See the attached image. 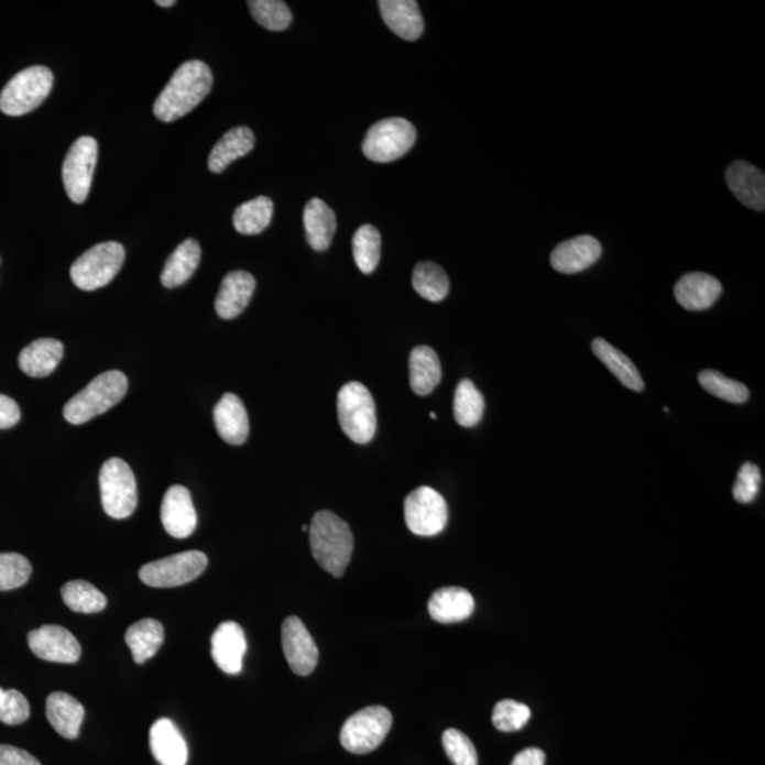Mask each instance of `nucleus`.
<instances>
[{
  "label": "nucleus",
  "mask_w": 765,
  "mask_h": 765,
  "mask_svg": "<svg viewBox=\"0 0 765 765\" xmlns=\"http://www.w3.org/2000/svg\"><path fill=\"white\" fill-rule=\"evenodd\" d=\"M214 86V74L206 63L190 61L174 73L164 91L153 103V113L162 122H174L194 111Z\"/></svg>",
  "instance_id": "nucleus-1"
},
{
  "label": "nucleus",
  "mask_w": 765,
  "mask_h": 765,
  "mask_svg": "<svg viewBox=\"0 0 765 765\" xmlns=\"http://www.w3.org/2000/svg\"><path fill=\"white\" fill-rule=\"evenodd\" d=\"M309 540L318 565L329 575L342 577L353 553V535L348 523L329 511L315 513Z\"/></svg>",
  "instance_id": "nucleus-2"
},
{
  "label": "nucleus",
  "mask_w": 765,
  "mask_h": 765,
  "mask_svg": "<svg viewBox=\"0 0 765 765\" xmlns=\"http://www.w3.org/2000/svg\"><path fill=\"white\" fill-rule=\"evenodd\" d=\"M128 392V379L118 370H110L92 380L76 394L63 409L64 418L74 426L90 422L117 406Z\"/></svg>",
  "instance_id": "nucleus-3"
},
{
  "label": "nucleus",
  "mask_w": 765,
  "mask_h": 765,
  "mask_svg": "<svg viewBox=\"0 0 765 765\" xmlns=\"http://www.w3.org/2000/svg\"><path fill=\"white\" fill-rule=\"evenodd\" d=\"M338 417L343 433L353 442L372 441L378 428L376 404L367 386L350 382L340 389Z\"/></svg>",
  "instance_id": "nucleus-4"
},
{
  "label": "nucleus",
  "mask_w": 765,
  "mask_h": 765,
  "mask_svg": "<svg viewBox=\"0 0 765 765\" xmlns=\"http://www.w3.org/2000/svg\"><path fill=\"white\" fill-rule=\"evenodd\" d=\"M54 76L51 68L33 66L12 78L0 92V111L21 117L41 107L51 94Z\"/></svg>",
  "instance_id": "nucleus-5"
},
{
  "label": "nucleus",
  "mask_w": 765,
  "mask_h": 765,
  "mask_svg": "<svg viewBox=\"0 0 765 765\" xmlns=\"http://www.w3.org/2000/svg\"><path fill=\"white\" fill-rule=\"evenodd\" d=\"M125 261V249L116 241L91 247L72 265L74 285L83 291H96L111 283Z\"/></svg>",
  "instance_id": "nucleus-6"
},
{
  "label": "nucleus",
  "mask_w": 765,
  "mask_h": 765,
  "mask_svg": "<svg viewBox=\"0 0 765 765\" xmlns=\"http://www.w3.org/2000/svg\"><path fill=\"white\" fill-rule=\"evenodd\" d=\"M100 490L103 511L112 520H127L135 512L136 481L130 466L123 459L111 458L103 462Z\"/></svg>",
  "instance_id": "nucleus-7"
},
{
  "label": "nucleus",
  "mask_w": 765,
  "mask_h": 765,
  "mask_svg": "<svg viewBox=\"0 0 765 765\" xmlns=\"http://www.w3.org/2000/svg\"><path fill=\"white\" fill-rule=\"evenodd\" d=\"M417 140V131L404 118H387L368 131L363 141V153L378 164H389L406 155Z\"/></svg>",
  "instance_id": "nucleus-8"
},
{
  "label": "nucleus",
  "mask_w": 765,
  "mask_h": 765,
  "mask_svg": "<svg viewBox=\"0 0 765 765\" xmlns=\"http://www.w3.org/2000/svg\"><path fill=\"white\" fill-rule=\"evenodd\" d=\"M393 715L383 706H370L350 715L340 732L343 748L353 754L376 750L392 729Z\"/></svg>",
  "instance_id": "nucleus-9"
},
{
  "label": "nucleus",
  "mask_w": 765,
  "mask_h": 765,
  "mask_svg": "<svg viewBox=\"0 0 765 765\" xmlns=\"http://www.w3.org/2000/svg\"><path fill=\"white\" fill-rule=\"evenodd\" d=\"M205 553L189 550L165 557V559L147 562L140 570L143 584L155 589H171L194 581L204 575L207 567Z\"/></svg>",
  "instance_id": "nucleus-10"
},
{
  "label": "nucleus",
  "mask_w": 765,
  "mask_h": 765,
  "mask_svg": "<svg viewBox=\"0 0 765 765\" xmlns=\"http://www.w3.org/2000/svg\"><path fill=\"white\" fill-rule=\"evenodd\" d=\"M98 157V143L91 136L78 138L64 160L62 175L67 196L81 205L90 194Z\"/></svg>",
  "instance_id": "nucleus-11"
},
{
  "label": "nucleus",
  "mask_w": 765,
  "mask_h": 765,
  "mask_svg": "<svg viewBox=\"0 0 765 765\" xmlns=\"http://www.w3.org/2000/svg\"><path fill=\"white\" fill-rule=\"evenodd\" d=\"M404 517L414 535L436 536L448 522L447 502L433 488H417L404 501Z\"/></svg>",
  "instance_id": "nucleus-12"
},
{
  "label": "nucleus",
  "mask_w": 765,
  "mask_h": 765,
  "mask_svg": "<svg viewBox=\"0 0 765 765\" xmlns=\"http://www.w3.org/2000/svg\"><path fill=\"white\" fill-rule=\"evenodd\" d=\"M32 653L43 660L76 664L81 658V645L70 631L61 625H43L28 635Z\"/></svg>",
  "instance_id": "nucleus-13"
},
{
  "label": "nucleus",
  "mask_w": 765,
  "mask_h": 765,
  "mask_svg": "<svg viewBox=\"0 0 765 765\" xmlns=\"http://www.w3.org/2000/svg\"><path fill=\"white\" fill-rule=\"evenodd\" d=\"M283 649L286 663L294 674L308 676L317 668L318 646L298 616H288L284 621Z\"/></svg>",
  "instance_id": "nucleus-14"
},
{
  "label": "nucleus",
  "mask_w": 765,
  "mask_h": 765,
  "mask_svg": "<svg viewBox=\"0 0 765 765\" xmlns=\"http://www.w3.org/2000/svg\"><path fill=\"white\" fill-rule=\"evenodd\" d=\"M161 517L165 531L176 539H186L195 532L197 513L190 492L185 487L175 485L166 491Z\"/></svg>",
  "instance_id": "nucleus-15"
},
{
  "label": "nucleus",
  "mask_w": 765,
  "mask_h": 765,
  "mask_svg": "<svg viewBox=\"0 0 765 765\" xmlns=\"http://www.w3.org/2000/svg\"><path fill=\"white\" fill-rule=\"evenodd\" d=\"M247 640L243 629L234 621L217 626L211 636V656L220 670L227 675H239L243 669Z\"/></svg>",
  "instance_id": "nucleus-16"
},
{
  "label": "nucleus",
  "mask_w": 765,
  "mask_h": 765,
  "mask_svg": "<svg viewBox=\"0 0 765 765\" xmlns=\"http://www.w3.org/2000/svg\"><path fill=\"white\" fill-rule=\"evenodd\" d=\"M602 247L592 236H579L562 241L553 250L550 263L553 269L561 274L581 273L600 260Z\"/></svg>",
  "instance_id": "nucleus-17"
},
{
  "label": "nucleus",
  "mask_w": 765,
  "mask_h": 765,
  "mask_svg": "<svg viewBox=\"0 0 765 765\" xmlns=\"http://www.w3.org/2000/svg\"><path fill=\"white\" fill-rule=\"evenodd\" d=\"M729 189L737 197L740 204L755 211L765 209V176L748 162L735 161L725 171Z\"/></svg>",
  "instance_id": "nucleus-18"
},
{
  "label": "nucleus",
  "mask_w": 765,
  "mask_h": 765,
  "mask_svg": "<svg viewBox=\"0 0 765 765\" xmlns=\"http://www.w3.org/2000/svg\"><path fill=\"white\" fill-rule=\"evenodd\" d=\"M255 291L254 276L247 271H233L221 281L215 308L223 319H234L249 306Z\"/></svg>",
  "instance_id": "nucleus-19"
},
{
  "label": "nucleus",
  "mask_w": 765,
  "mask_h": 765,
  "mask_svg": "<svg viewBox=\"0 0 765 765\" xmlns=\"http://www.w3.org/2000/svg\"><path fill=\"white\" fill-rule=\"evenodd\" d=\"M151 752L161 765H186L189 750L179 728L171 719L162 718L152 724Z\"/></svg>",
  "instance_id": "nucleus-20"
},
{
  "label": "nucleus",
  "mask_w": 765,
  "mask_h": 765,
  "mask_svg": "<svg viewBox=\"0 0 765 765\" xmlns=\"http://www.w3.org/2000/svg\"><path fill=\"white\" fill-rule=\"evenodd\" d=\"M718 278L704 273L686 274L675 285L676 300L688 310H704L713 306L722 295Z\"/></svg>",
  "instance_id": "nucleus-21"
},
{
  "label": "nucleus",
  "mask_w": 765,
  "mask_h": 765,
  "mask_svg": "<svg viewBox=\"0 0 765 765\" xmlns=\"http://www.w3.org/2000/svg\"><path fill=\"white\" fill-rule=\"evenodd\" d=\"M217 433L231 446H241L249 438V414L243 402L233 393H227L215 407Z\"/></svg>",
  "instance_id": "nucleus-22"
},
{
  "label": "nucleus",
  "mask_w": 765,
  "mask_h": 765,
  "mask_svg": "<svg viewBox=\"0 0 765 765\" xmlns=\"http://www.w3.org/2000/svg\"><path fill=\"white\" fill-rule=\"evenodd\" d=\"M476 610V600L470 591L461 587H444L428 601L429 615L441 624L461 623L470 619Z\"/></svg>",
  "instance_id": "nucleus-23"
},
{
  "label": "nucleus",
  "mask_w": 765,
  "mask_h": 765,
  "mask_svg": "<svg viewBox=\"0 0 765 765\" xmlns=\"http://www.w3.org/2000/svg\"><path fill=\"white\" fill-rule=\"evenodd\" d=\"M380 13L390 31L407 42L417 41L424 32V21L414 0H380Z\"/></svg>",
  "instance_id": "nucleus-24"
},
{
  "label": "nucleus",
  "mask_w": 765,
  "mask_h": 765,
  "mask_svg": "<svg viewBox=\"0 0 765 765\" xmlns=\"http://www.w3.org/2000/svg\"><path fill=\"white\" fill-rule=\"evenodd\" d=\"M64 347L61 340L43 338L22 350L19 354V368L31 378H46L61 364Z\"/></svg>",
  "instance_id": "nucleus-25"
},
{
  "label": "nucleus",
  "mask_w": 765,
  "mask_h": 765,
  "mask_svg": "<svg viewBox=\"0 0 765 765\" xmlns=\"http://www.w3.org/2000/svg\"><path fill=\"white\" fill-rule=\"evenodd\" d=\"M46 715L48 723L62 737L74 740L80 734L86 710L72 695L54 692L47 698Z\"/></svg>",
  "instance_id": "nucleus-26"
},
{
  "label": "nucleus",
  "mask_w": 765,
  "mask_h": 765,
  "mask_svg": "<svg viewBox=\"0 0 765 765\" xmlns=\"http://www.w3.org/2000/svg\"><path fill=\"white\" fill-rule=\"evenodd\" d=\"M306 240L315 251H325L337 233V216L324 200H309L304 210Z\"/></svg>",
  "instance_id": "nucleus-27"
},
{
  "label": "nucleus",
  "mask_w": 765,
  "mask_h": 765,
  "mask_svg": "<svg viewBox=\"0 0 765 765\" xmlns=\"http://www.w3.org/2000/svg\"><path fill=\"white\" fill-rule=\"evenodd\" d=\"M255 145L253 131L247 127H237L226 133L216 143L209 155V171L214 174H221L234 161L249 155Z\"/></svg>",
  "instance_id": "nucleus-28"
},
{
  "label": "nucleus",
  "mask_w": 765,
  "mask_h": 765,
  "mask_svg": "<svg viewBox=\"0 0 765 765\" xmlns=\"http://www.w3.org/2000/svg\"><path fill=\"white\" fill-rule=\"evenodd\" d=\"M442 369L438 354L428 347H417L409 354V384L418 396H428L441 382Z\"/></svg>",
  "instance_id": "nucleus-29"
},
{
  "label": "nucleus",
  "mask_w": 765,
  "mask_h": 765,
  "mask_svg": "<svg viewBox=\"0 0 765 765\" xmlns=\"http://www.w3.org/2000/svg\"><path fill=\"white\" fill-rule=\"evenodd\" d=\"M127 645L130 646L133 660L142 665L157 654L165 641L164 625L157 620L138 621L127 630Z\"/></svg>",
  "instance_id": "nucleus-30"
},
{
  "label": "nucleus",
  "mask_w": 765,
  "mask_h": 765,
  "mask_svg": "<svg viewBox=\"0 0 765 765\" xmlns=\"http://www.w3.org/2000/svg\"><path fill=\"white\" fill-rule=\"evenodd\" d=\"M200 244L194 239H187L167 259L162 271L161 283L166 288L184 285L195 274L200 264Z\"/></svg>",
  "instance_id": "nucleus-31"
},
{
  "label": "nucleus",
  "mask_w": 765,
  "mask_h": 765,
  "mask_svg": "<svg viewBox=\"0 0 765 765\" xmlns=\"http://www.w3.org/2000/svg\"><path fill=\"white\" fill-rule=\"evenodd\" d=\"M592 352L604 363L623 386L635 392H643L645 384L635 364L619 349L612 347L606 340L597 338L591 345Z\"/></svg>",
  "instance_id": "nucleus-32"
},
{
  "label": "nucleus",
  "mask_w": 765,
  "mask_h": 765,
  "mask_svg": "<svg viewBox=\"0 0 765 765\" xmlns=\"http://www.w3.org/2000/svg\"><path fill=\"white\" fill-rule=\"evenodd\" d=\"M273 214L274 204L269 197H255L237 207L233 216L234 229L244 236L263 233L273 220Z\"/></svg>",
  "instance_id": "nucleus-33"
},
{
  "label": "nucleus",
  "mask_w": 765,
  "mask_h": 765,
  "mask_svg": "<svg viewBox=\"0 0 765 765\" xmlns=\"http://www.w3.org/2000/svg\"><path fill=\"white\" fill-rule=\"evenodd\" d=\"M485 412V400L471 380L459 382L453 397V417L461 427H476Z\"/></svg>",
  "instance_id": "nucleus-34"
},
{
  "label": "nucleus",
  "mask_w": 765,
  "mask_h": 765,
  "mask_svg": "<svg viewBox=\"0 0 765 765\" xmlns=\"http://www.w3.org/2000/svg\"><path fill=\"white\" fill-rule=\"evenodd\" d=\"M413 286L419 296L431 303H441L449 293V280L442 266L424 261L414 269Z\"/></svg>",
  "instance_id": "nucleus-35"
},
{
  "label": "nucleus",
  "mask_w": 765,
  "mask_h": 765,
  "mask_svg": "<svg viewBox=\"0 0 765 765\" xmlns=\"http://www.w3.org/2000/svg\"><path fill=\"white\" fill-rule=\"evenodd\" d=\"M62 597L68 609L83 614H96L107 606V597L91 582L84 580L68 581L63 586Z\"/></svg>",
  "instance_id": "nucleus-36"
},
{
  "label": "nucleus",
  "mask_w": 765,
  "mask_h": 765,
  "mask_svg": "<svg viewBox=\"0 0 765 765\" xmlns=\"http://www.w3.org/2000/svg\"><path fill=\"white\" fill-rule=\"evenodd\" d=\"M382 239L376 227L364 225L353 237V259L363 274H372L380 261Z\"/></svg>",
  "instance_id": "nucleus-37"
},
{
  "label": "nucleus",
  "mask_w": 765,
  "mask_h": 765,
  "mask_svg": "<svg viewBox=\"0 0 765 765\" xmlns=\"http://www.w3.org/2000/svg\"><path fill=\"white\" fill-rule=\"evenodd\" d=\"M249 7L254 21L266 31L283 32L293 22V13L283 0H250Z\"/></svg>",
  "instance_id": "nucleus-38"
},
{
  "label": "nucleus",
  "mask_w": 765,
  "mask_h": 765,
  "mask_svg": "<svg viewBox=\"0 0 765 765\" xmlns=\"http://www.w3.org/2000/svg\"><path fill=\"white\" fill-rule=\"evenodd\" d=\"M699 383L706 392L729 403L743 404L750 397L748 389L743 383L725 378L724 374L715 372V370L700 372Z\"/></svg>",
  "instance_id": "nucleus-39"
},
{
  "label": "nucleus",
  "mask_w": 765,
  "mask_h": 765,
  "mask_svg": "<svg viewBox=\"0 0 765 765\" xmlns=\"http://www.w3.org/2000/svg\"><path fill=\"white\" fill-rule=\"evenodd\" d=\"M32 565L19 553H0V591H11L26 584Z\"/></svg>",
  "instance_id": "nucleus-40"
},
{
  "label": "nucleus",
  "mask_w": 765,
  "mask_h": 765,
  "mask_svg": "<svg viewBox=\"0 0 765 765\" xmlns=\"http://www.w3.org/2000/svg\"><path fill=\"white\" fill-rule=\"evenodd\" d=\"M531 709L526 704L506 699L495 706L492 723L500 732L513 733L525 728L531 720Z\"/></svg>",
  "instance_id": "nucleus-41"
},
{
  "label": "nucleus",
  "mask_w": 765,
  "mask_h": 765,
  "mask_svg": "<svg viewBox=\"0 0 765 765\" xmlns=\"http://www.w3.org/2000/svg\"><path fill=\"white\" fill-rule=\"evenodd\" d=\"M31 718V704L17 689L0 688V722L18 725Z\"/></svg>",
  "instance_id": "nucleus-42"
},
{
  "label": "nucleus",
  "mask_w": 765,
  "mask_h": 765,
  "mask_svg": "<svg viewBox=\"0 0 765 765\" xmlns=\"http://www.w3.org/2000/svg\"><path fill=\"white\" fill-rule=\"evenodd\" d=\"M444 750L456 765H478L476 745L466 734L456 729H448L442 734Z\"/></svg>",
  "instance_id": "nucleus-43"
},
{
  "label": "nucleus",
  "mask_w": 765,
  "mask_h": 765,
  "mask_svg": "<svg viewBox=\"0 0 765 765\" xmlns=\"http://www.w3.org/2000/svg\"><path fill=\"white\" fill-rule=\"evenodd\" d=\"M762 487V472L752 462H745L740 468L737 481L734 483L733 496L739 503H752L757 498Z\"/></svg>",
  "instance_id": "nucleus-44"
},
{
  "label": "nucleus",
  "mask_w": 765,
  "mask_h": 765,
  "mask_svg": "<svg viewBox=\"0 0 765 765\" xmlns=\"http://www.w3.org/2000/svg\"><path fill=\"white\" fill-rule=\"evenodd\" d=\"M0 765H42L34 755L9 744H0Z\"/></svg>",
  "instance_id": "nucleus-45"
},
{
  "label": "nucleus",
  "mask_w": 765,
  "mask_h": 765,
  "mask_svg": "<svg viewBox=\"0 0 765 765\" xmlns=\"http://www.w3.org/2000/svg\"><path fill=\"white\" fill-rule=\"evenodd\" d=\"M21 408L13 398L0 394V429H8L21 422Z\"/></svg>",
  "instance_id": "nucleus-46"
},
{
  "label": "nucleus",
  "mask_w": 765,
  "mask_h": 765,
  "mask_svg": "<svg viewBox=\"0 0 765 765\" xmlns=\"http://www.w3.org/2000/svg\"><path fill=\"white\" fill-rule=\"evenodd\" d=\"M546 754L540 748L529 747L523 750L516 757L513 758L511 765H545Z\"/></svg>",
  "instance_id": "nucleus-47"
},
{
  "label": "nucleus",
  "mask_w": 765,
  "mask_h": 765,
  "mask_svg": "<svg viewBox=\"0 0 765 765\" xmlns=\"http://www.w3.org/2000/svg\"><path fill=\"white\" fill-rule=\"evenodd\" d=\"M155 3L157 4V7H162V8H171V7H175V4H176L175 0H156Z\"/></svg>",
  "instance_id": "nucleus-48"
},
{
  "label": "nucleus",
  "mask_w": 765,
  "mask_h": 765,
  "mask_svg": "<svg viewBox=\"0 0 765 765\" xmlns=\"http://www.w3.org/2000/svg\"><path fill=\"white\" fill-rule=\"evenodd\" d=\"M429 417H431L433 419H437L436 413L429 414Z\"/></svg>",
  "instance_id": "nucleus-49"
}]
</instances>
